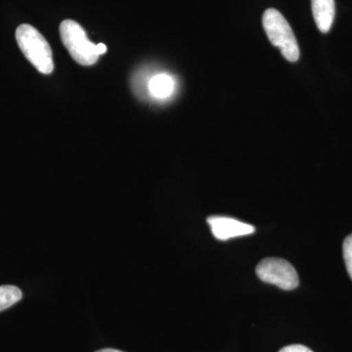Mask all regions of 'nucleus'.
<instances>
[{
	"label": "nucleus",
	"mask_w": 352,
	"mask_h": 352,
	"mask_svg": "<svg viewBox=\"0 0 352 352\" xmlns=\"http://www.w3.org/2000/svg\"><path fill=\"white\" fill-rule=\"evenodd\" d=\"M16 41L25 58L43 75H50L54 69L52 50L50 43L31 25L23 24L16 30Z\"/></svg>",
	"instance_id": "f257e3e1"
},
{
	"label": "nucleus",
	"mask_w": 352,
	"mask_h": 352,
	"mask_svg": "<svg viewBox=\"0 0 352 352\" xmlns=\"http://www.w3.org/2000/svg\"><path fill=\"white\" fill-rule=\"evenodd\" d=\"M263 25L270 43L279 48L285 59L292 63L300 59V48L295 34L279 11L267 9L263 16Z\"/></svg>",
	"instance_id": "f03ea898"
},
{
	"label": "nucleus",
	"mask_w": 352,
	"mask_h": 352,
	"mask_svg": "<svg viewBox=\"0 0 352 352\" xmlns=\"http://www.w3.org/2000/svg\"><path fill=\"white\" fill-rule=\"evenodd\" d=\"M60 36L69 55L82 66H92L98 61L97 44L88 39L85 29L73 20H65L60 25Z\"/></svg>",
	"instance_id": "7ed1b4c3"
},
{
	"label": "nucleus",
	"mask_w": 352,
	"mask_h": 352,
	"mask_svg": "<svg viewBox=\"0 0 352 352\" xmlns=\"http://www.w3.org/2000/svg\"><path fill=\"white\" fill-rule=\"evenodd\" d=\"M256 272L261 281L275 285L285 291L298 288L300 284L295 267L283 258H264L256 266Z\"/></svg>",
	"instance_id": "20e7f679"
},
{
	"label": "nucleus",
	"mask_w": 352,
	"mask_h": 352,
	"mask_svg": "<svg viewBox=\"0 0 352 352\" xmlns=\"http://www.w3.org/2000/svg\"><path fill=\"white\" fill-rule=\"evenodd\" d=\"M210 230L217 240L226 241L231 238L250 235L254 232V227L235 219L227 217H210L208 219Z\"/></svg>",
	"instance_id": "39448f33"
},
{
	"label": "nucleus",
	"mask_w": 352,
	"mask_h": 352,
	"mask_svg": "<svg viewBox=\"0 0 352 352\" xmlns=\"http://www.w3.org/2000/svg\"><path fill=\"white\" fill-rule=\"evenodd\" d=\"M312 13L319 31L327 34L335 19V0H311Z\"/></svg>",
	"instance_id": "423d86ee"
},
{
	"label": "nucleus",
	"mask_w": 352,
	"mask_h": 352,
	"mask_svg": "<svg viewBox=\"0 0 352 352\" xmlns=\"http://www.w3.org/2000/svg\"><path fill=\"white\" fill-rule=\"evenodd\" d=\"M175 80L166 74H160L152 78L148 83V90L157 99L168 98L175 89Z\"/></svg>",
	"instance_id": "0eeeda50"
},
{
	"label": "nucleus",
	"mask_w": 352,
	"mask_h": 352,
	"mask_svg": "<svg viewBox=\"0 0 352 352\" xmlns=\"http://www.w3.org/2000/svg\"><path fill=\"white\" fill-rule=\"evenodd\" d=\"M23 294L19 288L11 285L0 286V311L12 307L22 300Z\"/></svg>",
	"instance_id": "6e6552de"
},
{
	"label": "nucleus",
	"mask_w": 352,
	"mask_h": 352,
	"mask_svg": "<svg viewBox=\"0 0 352 352\" xmlns=\"http://www.w3.org/2000/svg\"><path fill=\"white\" fill-rule=\"evenodd\" d=\"M342 252H344V263H346V270L352 279V234L347 236L342 245Z\"/></svg>",
	"instance_id": "1a4fd4ad"
},
{
	"label": "nucleus",
	"mask_w": 352,
	"mask_h": 352,
	"mask_svg": "<svg viewBox=\"0 0 352 352\" xmlns=\"http://www.w3.org/2000/svg\"><path fill=\"white\" fill-rule=\"evenodd\" d=\"M279 352H314L308 347L302 346V344H292V346H285Z\"/></svg>",
	"instance_id": "9d476101"
},
{
	"label": "nucleus",
	"mask_w": 352,
	"mask_h": 352,
	"mask_svg": "<svg viewBox=\"0 0 352 352\" xmlns=\"http://www.w3.org/2000/svg\"><path fill=\"white\" fill-rule=\"evenodd\" d=\"M97 50H98L99 55H102L107 51V47H106L105 44L99 43L97 44Z\"/></svg>",
	"instance_id": "9b49d317"
},
{
	"label": "nucleus",
	"mask_w": 352,
	"mask_h": 352,
	"mask_svg": "<svg viewBox=\"0 0 352 352\" xmlns=\"http://www.w3.org/2000/svg\"><path fill=\"white\" fill-rule=\"evenodd\" d=\"M96 352H124V351H118V349H101V351H98Z\"/></svg>",
	"instance_id": "f8f14e48"
}]
</instances>
